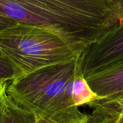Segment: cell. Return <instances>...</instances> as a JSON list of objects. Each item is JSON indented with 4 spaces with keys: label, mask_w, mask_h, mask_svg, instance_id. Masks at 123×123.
<instances>
[{
    "label": "cell",
    "mask_w": 123,
    "mask_h": 123,
    "mask_svg": "<svg viewBox=\"0 0 123 123\" xmlns=\"http://www.w3.org/2000/svg\"><path fill=\"white\" fill-rule=\"evenodd\" d=\"M36 123H88V115L74 107L49 117H37Z\"/></svg>",
    "instance_id": "ba28073f"
},
{
    "label": "cell",
    "mask_w": 123,
    "mask_h": 123,
    "mask_svg": "<svg viewBox=\"0 0 123 123\" xmlns=\"http://www.w3.org/2000/svg\"><path fill=\"white\" fill-rule=\"evenodd\" d=\"M92 90L106 99L123 94V63L86 77Z\"/></svg>",
    "instance_id": "5b68a950"
},
{
    "label": "cell",
    "mask_w": 123,
    "mask_h": 123,
    "mask_svg": "<svg viewBox=\"0 0 123 123\" xmlns=\"http://www.w3.org/2000/svg\"><path fill=\"white\" fill-rule=\"evenodd\" d=\"M81 63L82 55L14 79L9 81L6 93L37 117H49L74 107L73 86L76 76L83 73Z\"/></svg>",
    "instance_id": "7a4b0ae2"
},
{
    "label": "cell",
    "mask_w": 123,
    "mask_h": 123,
    "mask_svg": "<svg viewBox=\"0 0 123 123\" xmlns=\"http://www.w3.org/2000/svg\"><path fill=\"white\" fill-rule=\"evenodd\" d=\"M8 83H9V81L0 79V99L2 96V94H4V92L6 91Z\"/></svg>",
    "instance_id": "7c38bea8"
},
{
    "label": "cell",
    "mask_w": 123,
    "mask_h": 123,
    "mask_svg": "<svg viewBox=\"0 0 123 123\" xmlns=\"http://www.w3.org/2000/svg\"><path fill=\"white\" fill-rule=\"evenodd\" d=\"M0 123H36V116L15 102L6 89L0 99Z\"/></svg>",
    "instance_id": "8992f818"
},
{
    "label": "cell",
    "mask_w": 123,
    "mask_h": 123,
    "mask_svg": "<svg viewBox=\"0 0 123 123\" xmlns=\"http://www.w3.org/2000/svg\"><path fill=\"white\" fill-rule=\"evenodd\" d=\"M92 112L88 115V123H120L123 113L107 105L97 101L92 106Z\"/></svg>",
    "instance_id": "52a82bcc"
},
{
    "label": "cell",
    "mask_w": 123,
    "mask_h": 123,
    "mask_svg": "<svg viewBox=\"0 0 123 123\" xmlns=\"http://www.w3.org/2000/svg\"><path fill=\"white\" fill-rule=\"evenodd\" d=\"M122 113H123V112H122Z\"/></svg>",
    "instance_id": "5bb4252c"
},
{
    "label": "cell",
    "mask_w": 123,
    "mask_h": 123,
    "mask_svg": "<svg viewBox=\"0 0 123 123\" xmlns=\"http://www.w3.org/2000/svg\"><path fill=\"white\" fill-rule=\"evenodd\" d=\"M99 101L117 110H119L121 112L123 111V94L116 97H113L109 99H102Z\"/></svg>",
    "instance_id": "30bf717a"
},
{
    "label": "cell",
    "mask_w": 123,
    "mask_h": 123,
    "mask_svg": "<svg viewBox=\"0 0 123 123\" xmlns=\"http://www.w3.org/2000/svg\"><path fill=\"white\" fill-rule=\"evenodd\" d=\"M120 123H123V117H122V118H121V120H120Z\"/></svg>",
    "instance_id": "4fadbf2b"
},
{
    "label": "cell",
    "mask_w": 123,
    "mask_h": 123,
    "mask_svg": "<svg viewBox=\"0 0 123 123\" xmlns=\"http://www.w3.org/2000/svg\"><path fill=\"white\" fill-rule=\"evenodd\" d=\"M0 52L11 64L14 79L81 55L54 34L19 24L0 33Z\"/></svg>",
    "instance_id": "3957f363"
},
{
    "label": "cell",
    "mask_w": 123,
    "mask_h": 123,
    "mask_svg": "<svg viewBox=\"0 0 123 123\" xmlns=\"http://www.w3.org/2000/svg\"><path fill=\"white\" fill-rule=\"evenodd\" d=\"M14 79V74L11 64L0 52V79L10 81Z\"/></svg>",
    "instance_id": "9c48e42d"
},
{
    "label": "cell",
    "mask_w": 123,
    "mask_h": 123,
    "mask_svg": "<svg viewBox=\"0 0 123 123\" xmlns=\"http://www.w3.org/2000/svg\"><path fill=\"white\" fill-rule=\"evenodd\" d=\"M0 10L54 34L78 55L123 22V0H0Z\"/></svg>",
    "instance_id": "6da1fadb"
},
{
    "label": "cell",
    "mask_w": 123,
    "mask_h": 123,
    "mask_svg": "<svg viewBox=\"0 0 123 123\" xmlns=\"http://www.w3.org/2000/svg\"><path fill=\"white\" fill-rule=\"evenodd\" d=\"M17 24V23L14 20L6 16L0 10V33L4 30L11 27Z\"/></svg>",
    "instance_id": "8fae6325"
},
{
    "label": "cell",
    "mask_w": 123,
    "mask_h": 123,
    "mask_svg": "<svg viewBox=\"0 0 123 123\" xmlns=\"http://www.w3.org/2000/svg\"><path fill=\"white\" fill-rule=\"evenodd\" d=\"M123 63V22L82 55L84 77Z\"/></svg>",
    "instance_id": "277c9868"
}]
</instances>
